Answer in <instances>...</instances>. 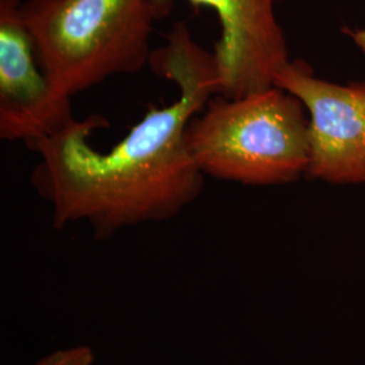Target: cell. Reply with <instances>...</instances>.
Segmentation results:
<instances>
[{"label": "cell", "mask_w": 365, "mask_h": 365, "mask_svg": "<svg viewBox=\"0 0 365 365\" xmlns=\"http://www.w3.org/2000/svg\"><path fill=\"white\" fill-rule=\"evenodd\" d=\"M150 64L178 86L179 98L149 106L110 150L88 143L95 131L108 128L101 115L76 119L30 148L39 156L30 180L52 206L56 229L84 221L98 240H107L123 227L170 220L202 194L206 176L190 150L187 129L218 92L214 54L178 22Z\"/></svg>", "instance_id": "1"}, {"label": "cell", "mask_w": 365, "mask_h": 365, "mask_svg": "<svg viewBox=\"0 0 365 365\" xmlns=\"http://www.w3.org/2000/svg\"><path fill=\"white\" fill-rule=\"evenodd\" d=\"M22 14L43 72L71 98L152 60V0H27Z\"/></svg>", "instance_id": "2"}, {"label": "cell", "mask_w": 365, "mask_h": 365, "mask_svg": "<svg viewBox=\"0 0 365 365\" xmlns=\"http://www.w3.org/2000/svg\"><path fill=\"white\" fill-rule=\"evenodd\" d=\"M197 167L247 185L295 182L309 167V118L292 93L274 86L242 98L217 96L187 129Z\"/></svg>", "instance_id": "3"}, {"label": "cell", "mask_w": 365, "mask_h": 365, "mask_svg": "<svg viewBox=\"0 0 365 365\" xmlns=\"http://www.w3.org/2000/svg\"><path fill=\"white\" fill-rule=\"evenodd\" d=\"M274 86L310 114L306 176L331 184L365 182V83L339 86L314 76L303 60L288 61Z\"/></svg>", "instance_id": "4"}, {"label": "cell", "mask_w": 365, "mask_h": 365, "mask_svg": "<svg viewBox=\"0 0 365 365\" xmlns=\"http://www.w3.org/2000/svg\"><path fill=\"white\" fill-rule=\"evenodd\" d=\"M73 120L72 98L39 64L22 1L0 0V138L31 148Z\"/></svg>", "instance_id": "5"}, {"label": "cell", "mask_w": 365, "mask_h": 365, "mask_svg": "<svg viewBox=\"0 0 365 365\" xmlns=\"http://www.w3.org/2000/svg\"><path fill=\"white\" fill-rule=\"evenodd\" d=\"M211 9L221 27L214 46L218 76L217 95L237 99L274 86L276 73L289 61L287 39L274 7L282 0H188ZM158 19L172 10L173 0H152Z\"/></svg>", "instance_id": "6"}, {"label": "cell", "mask_w": 365, "mask_h": 365, "mask_svg": "<svg viewBox=\"0 0 365 365\" xmlns=\"http://www.w3.org/2000/svg\"><path fill=\"white\" fill-rule=\"evenodd\" d=\"M95 354L90 346L78 345L42 357L34 365H93Z\"/></svg>", "instance_id": "7"}]
</instances>
